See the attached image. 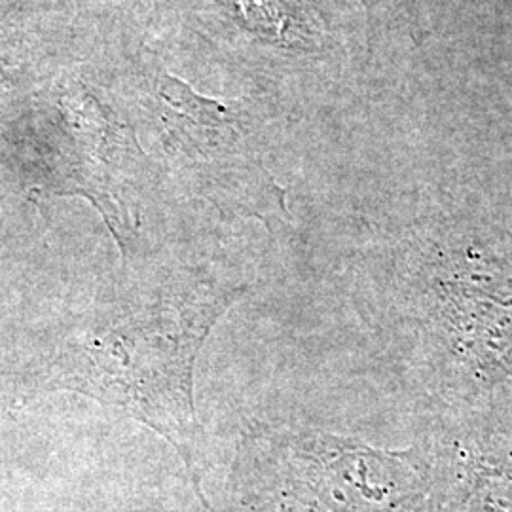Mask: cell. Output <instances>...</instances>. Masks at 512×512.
I'll use <instances>...</instances> for the list:
<instances>
[{
	"instance_id": "obj_1",
	"label": "cell",
	"mask_w": 512,
	"mask_h": 512,
	"mask_svg": "<svg viewBox=\"0 0 512 512\" xmlns=\"http://www.w3.org/2000/svg\"><path fill=\"white\" fill-rule=\"evenodd\" d=\"M238 294L196 272L128 279L54 338L37 368L38 385L82 393L148 425L183 458L207 505L194 368L213 325Z\"/></svg>"
},
{
	"instance_id": "obj_2",
	"label": "cell",
	"mask_w": 512,
	"mask_h": 512,
	"mask_svg": "<svg viewBox=\"0 0 512 512\" xmlns=\"http://www.w3.org/2000/svg\"><path fill=\"white\" fill-rule=\"evenodd\" d=\"M427 505V467L410 452L300 431L247 442L228 512H427Z\"/></svg>"
},
{
	"instance_id": "obj_3",
	"label": "cell",
	"mask_w": 512,
	"mask_h": 512,
	"mask_svg": "<svg viewBox=\"0 0 512 512\" xmlns=\"http://www.w3.org/2000/svg\"><path fill=\"white\" fill-rule=\"evenodd\" d=\"M162 99L167 107V124L184 147L207 152L234 143L238 137L236 112L215 101L190 92L175 78H165Z\"/></svg>"
},
{
	"instance_id": "obj_4",
	"label": "cell",
	"mask_w": 512,
	"mask_h": 512,
	"mask_svg": "<svg viewBox=\"0 0 512 512\" xmlns=\"http://www.w3.org/2000/svg\"><path fill=\"white\" fill-rule=\"evenodd\" d=\"M239 23L262 40L306 50L313 44L306 10L296 0H232Z\"/></svg>"
}]
</instances>
